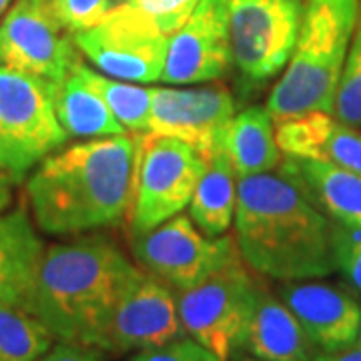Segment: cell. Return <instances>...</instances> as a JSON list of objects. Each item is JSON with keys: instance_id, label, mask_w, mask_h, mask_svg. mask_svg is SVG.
<instances>
[{"instance_id": "obj_19", "label": "cell", "mask_w": 361, "mask_h": 361, "mask_svg": "<svg viewBox=\"0 0 361 361\" xmlns=\"http://www.w3.org/2000/svg\"><path fill=\"white\" fill-rule=\"evenodd\" d=\"M279 171L297 180L315 205L336 223L361 225V175L287 155Z\"/></svg>"}, {"instance_id": "obj_12", "label": "cell", "mask_w": 361, "mask_h": 361, "mask_svg": "<svg viewBox=\"0 0 361 361\" xmlns=\"http://www.w3.org/2000/svg\"><path fill=\"white\" fill-rule=\"evenodd\" d=\"M183 336L187 334L177 310V293L139 267L104 323L99 349L127 355Z\"/></svg>"}, {"instance_id": "obj_3", "label": "cell", "mask_w": 361, "mask_h": 361, "mask_svg": "<svg viewBox=\"0 0 361 361\" xmlns=\"http://www.w3.org/2000/svg\"><path fill=\"white\" fill-rule=\"evenodd\" d=\"M139 273L123 247L104 233H89L47 249L26 311L54 339L99 348L104 323Z\"/></svg>"}, {"instance_id": "obj_13", "label": "cell", "mask_w": 361, "mask_h": 361, "mask_svg": "<svg viewBox=\"0 0 361 361\" xmlns=\"http://www.w3.org/2000/svg\"><path fill=\"white\" fill-rule=\"evenodd\" d=\"M235 99L221 82L191 89L155 87L149 130L191 145L197 153H223V141L235 118Z\"/></svg>"}, {"instance_id": "obj_23", "label": "cell", "mask_w": 361, "mask_h": 361, "mask_svg": "<svg viewBox=\"0 0 361 361\" xmlns=\"http://www.w3.org/2000/svg\"><path fill=\"white\" fill-rule=\"evenodd\" d=\"M82 73L90 87L103 97V101L123 129L133 130V135L149 130L155 87L129 85V80H118V78L101 75L89 68L85 63H82Z\"/></svg>"}, {"instance_id": "obj_6", "label": "cell", "mask_w": 361, "mask_h": 361, "mask_svg": "<svg viewBox=\"0 0 361 361\" xmlns=\"http://www.w3.org/2000/svg\"><path fill=\"white\" fill-rule=\"evenodd\" d=\"M205 167L207 159L191 145L151 130L139 133L129 233L149 231L189 207Z\"/></svg>"}, {"instance_id": "obj_33", "label": "cell", "mask_w": 361, "mask_h": 361, "mask_svg": "<svg viewBox=\"0 0 361 361\" xmlns=\"http://www.w3.org/2000/svg\"><path fill=\"white\" fill-rule=\"evenodd\" d=\"M11 4V0H0V14L6 11V6Z\"/></svg>"}, {"instance_id": "obj_25", "label": "cell", "mask_w": 361, "mask_h": 361, "mask_svg": "<svg viewBox=\"0 0 361 361\" xmlns=\"http://www.w3.org/2000/svg\"><path fill=\"white\" fill-rule=\"evenodd\" d=\"M334 115L351 127H361V0L348 61L337 87Z\"/></svg>"}, {"instance_id": "obj_7", "label": "cell", "mask_w": 361, "mask_h": 361, "mask_svg": "<svg viewBox=\"0 0 361 361\" xmlns=\"http://www.w3.org/2000/svg\"><path fill=\"white\" fill-rule=\"evenodd\" d=\"M127 241L135 263L175 293L201 283L241 255L233 235L209 237L180 213L149 231L127 233Z\"/></svg>"}, {"instance_id": "obj_32", "label": "cell", "mask_w": 361, "mask_h": 361, "mask_svg": "<svg viewBox=\"0 0 361 361\" xmlns=\"http://www.w3.org/2000/svg\"><path fill=\"white\" fill-rule=\"evenodd\" d=\"M14 185H16V179L8 171L0 169V213L4 209H8L11 203H13V191Z\"/></svg>"}, {"instance_id": "obj_17", "label": "cell", "mask_w": 361, "mask_h": 361, "mask_svg": "<svg viewBox=\"0 0 361 361\" xmlns=\"http://www.w3.org/2000/svg\"><path fill=\"white\" fill-rule=\"evenodd\" d=\"M275 137L287 157L311 159L361 175V130L329 113H307L275 123Z\"/></svg>"}, {"instance_id": "obj_31", "label": "cell", "mask_w": 361, "mask_h": 361, "mask_svg": "<svg viewBox=\"0 0 361 361\" xmlns=\"http://www.w3.org/2000/svg\"><path fill=\"white\" fill-rule=\"evenodd\" d=\"M313 361H361V348L351 345V348L339 349V351H322L315 355Z\"/></svg>"}, {"instance_id": "obj_2", "label": "cell", "mask_w": 361, "mask_h": 361, "mask_svg": "<svg viewBox=\"0 0 361 361\" xmlns=\"http://www.w3.org/2000/svg\"><path fill=\"white\" fill-rule=\"evenodd\" d=\"M233 223L243 261L267 279L301 281L336 269L331 223L281 171L239 179Z\"/></svg>"}, {"instance_id": "obj_29", "label": "cell", "mask_w": 361, "mask_h": 361, "mask_svg": "<svg viewBox=\"0 0 361 361\" xmlns=\"http://www.w3.org/2000/svg\"><path fill=\"white\" fill-rule=\"evenodd\" d=\"M130 361H221L211 349L193 337H177L157 348L133 353Z\"/></svg>"}, {"instance_id": "obj_30", "label": "cell", "mask_w": 361, "mask_h": 361, "mask_svg": "<svg viewBox=\"0 0 361 361\" xmlns=\"http://www.w3.org/2000/svg\"><path fill=\"white\" fill-rule=\"evenodd\" d=\"M39 361H106L103 349L73 341H59Z\"/></svg>"}, {"instance_id": "obj_5", "label": "cell", "mask_w": 361, "mask_h": 361, "mask_svg": "<svg viewBox=\"0 0 361 361\" xmlns=\"http://www.w3.org/2000/svg\"><path fill=\"white\" fill-rule=\"evenodd\" d=\"M66 141L51 80L0 65V169L20 183Z\"/></svg>"}, {"instance_id": "obj_14", "label": "cell", "mask_w": 361, "mask_h": 361, "mask_svg": "<svg viewBox=\"0 0 361 361\" xmlns=\"http://www.w3.org/2000/svg\"><path fill=\"white\" fill-rule=\"evenodd\" d=\"M233 65L227 0H201L167 44L161 82L199 85L223 78Z\"/></svg>"}, {"instance_id": "obj_8", "label": "cell", "mask_w": 361, "mask_h": 361, "mask_svg": "<svg viewBox=\"0 0 361 361\" xmlns=\"http://www.w3.org/2000/svg\"><path fill=\"white\" fill-rule=\"evenodd\" d=\"M257 279L259 273L239 255L201 283L179 291L177 310L185 334L211 349L221 361L233 357L239 351Z\"/></svg>"}, {"instance_id": "obj_35", "label": "cell", "mask_w": 361, "mask_h": 361, "mask_svg": "<svg viewBox=\"0 0 361 361\" xmlns=\"http://www.w3.org/2000/svg\"><path fill=\"white\" fill-rule=\"evenodd\" d=\"M355 345H360V348H361V325H360V336H357V341H355Z\"/></svg>"}, {"instance_id": "obj_11", "label": "cell", "mask_w": 361, "mask_h": 361, "mask_svg": "<svg viewBox=\"0 0 361 361\" xmlns=\"http://www.w3.org/2000/svg\"><path fill=\"white\" fill-rule=\"evenodd\" d=\"M82 59L51 0H16L0 23V61L14 71L59 82Z\"/></svg>"}, {"instance_id": "obj_21", "label": "cell", "mask_w": 361, "mask_h": 361, "mask_svg": "<svg viewBox=\"0 0 361 361\" xmlns=\"http://www.w3.org/2000/svg\"><path fill=\"white\" fill-rule=\"evenodd\" d=\"M273 123L267 106L259 104L247 106L231 121L223 141V153L229 157L239 179L279 169L283 159Z\"/></svg>"}, {"instance_id": "obj_36", "label": "cell", "mask_w": 361, "mask_h": 361, "mask_svg": "<svg viewBox=\"0 0 361 361\" xmlns=\"http://www.w3.org/2000/svg\"><path fill=\"white\" fill-rule=\"evenodd\" d=\"M0 65H2V61H0Z\"/></svg>"}, {"instance_id": "obj_37", "label": "cell", "mask_w": 361, "mask_h": 361, "mask_svg": "<svg viewBox=\"0 0 361 361\" xmlns=\"http://www.w3.org/2000/svg\"><path fill=\"white\" fill-rule=\"evenodd\" d=\"M303 2H305V0H303Z\"/></svg>"}, {"instance_id": "obj_10", "label": "cell", "mask_w": 361, "mask_h": 361, "mask_svg": "<svg viewBox=\"0 0 361 361\" xmlns=\"http://www.w3.org/2000/svg\"><path fill=\"white\" fill-rule=\"evenodd\" d=\"M303 0H227L233 65L253 82L283 71L295 49Z\"/></svg>"}, {"instance_id": "obj_15", "label": "cell", "mask_w": 361, "mask_h": 361, "mask_svg": "<svg viewBox=\"0 0 361 361\" xmlns=\"http://www.w3.org/2000/svg\"><path fill=\"white\" fill-rule=\"evenodd\" d=\"M277 295L293 311L311 341L322 351L355 345L361 307L348 291L322 281H279Z\"/></svg>"}, {"instance_id": "obj_24", "label": "cell", "mask_w": 361, "mask_h": 361, "mask_svg": "<svg viewBox=\"0 0 361 361\" xmlns=\"http://www.w3.org/2000/svg\"><path fill=\"white\" fill-rule=\"evenodd\" d=\"M54 343L47 325L23 307H0V361H39Z\"/></svg>"}, {"instance_id": "obj_18", "label": "cell", "mask_w": 361, "mask_h": 361, "mask_svg": "<svg viewBox=\"0 0 361 361\" xmlns=\"http://www.w3.org/2000/svg\"><path fill=\"white\" fill-rule=\"evenodd\" d=\"M44 253L25 207L0 213V307L26 310Z\"/></svg>"}, {"instance_id": "obj_20", "label": "cell", "mask_w": 361, "mask_h": 361, "mask_svg": "<svg viewBox=\"0 0 361 361\" xmlns=\"http://www.w3.org/2000/svg\"><path fill=\"white\" fill-rule=\"evenodd\" d=\"M82 59L77 61L63 80L52 82V103L61 127L75 139H103L123 135L103 97L92 89L82 73Z\"/></svg>"}, {"instance_id": "obj_27", "label": "cell", "mask_w": 361, "mask_h": 361, "mask_svg": "<svg viewBox=\"0 0 361 361\" xmlns=\"http://www.w3.org/2000/svg\"><path fill=\"white\" fill-rule=\"evenodd\" d=\"M121 0H51V6L61 25L71 35L99 25Z\"/></svg>"}, {"instance_id": "obj_22", "label": "cell", "mask_w": 361, "mask_h": 361, "mask_svg": "<svg viewBox=\"0 0 361 361\" xmlns=\"http://www.w3.org/2000/svg\"><path fill=\"white\" fill-rule=\"evenodd\" d=\"M237 209V173L225 153L211 157L189 203L191 221L209 235L229 231Z\"/></svg>"}, {"instance_id": "obj_1", "label": "cell", "mask_w": 361, "mask_h": 361, "mask_svg": "<svg viewBox=\"0 0 361 361\" xmlns=\"http://www.w3.org/2000/svg\"><path fill=\"white\" fill-rule=\"evenodd\" d=\"M139 135H115L71 145L49 155L26 179V203L39 229L54 237L127 223Z\"/></svg>"}, {"instance_id": "obj_34", "label": "cell", "mask_w": 361, "mask_h": 361, "mask_svg": "<svg viewBox=\"0 0 361 361\" xmlns=\"http://www.w3.org/2000/svg\"><path fill=\"white\" fill-rule=\"evenodd\" d=\"M235 361H263V360H257V357H251V355H243V357H237Z\"/></svg>"}, {"instance_id": "obj_4", "label": "cell", "mask_w": 361, "mask_h": 361, "mask_svg": "<svg viewBox=\"0 0 361 361\" xmlns=\"http://www.w3.org/2000/svg\"><path fill=\"white\" fill-rule=\"evenodd\" d=\"M357 13L360 0H305L293 54L265 103L275 123L307 113L334 115Z\"/></svg>"}, {"instance_id": "obj_16", "label": "cell", "mask_w": 361, "mask_h": 361, "mask_svg": "<svg viewBox=\"0 0 361 361\" xmlns=\"http://www.w3.org/2000/svg\"><path fill=\"white\" fill-rule=\"evenodd\" d=\"M293 311L259 275L239 351L263 361H313L319 353Z\"/></svg>"}, {"instance_id": "obj_9", "label": "cell", "mask_w": 361, "mask_h": 361, "mask_svg": "<svg viewBox=\"0 0 361 361\" xmlns=\"http://www.w3.org/2000/svg\"><path fill=\"white\" fill-rule=\"evenodd\" d=\"M78 52L106 77L129 82H159L169 35L155 23L118 4L99 25L73 35Z\"/></svg>"}, {"instance_id": "obj_28", "label": "cell", "mask_w": 361, "mask_h": 361, "mask_svg": "<svg viewBox=\"0 0 361 361\" xmlns=\"http://www.w3.org/2000/svg\"><path fill=\"white\" fill-rule=\"evenodd\" d=\"M199 2L201 0H121L118 4L130 6L171 37L177 28L185 25Z\"/></svg>"}, {"instance_id": "obj_26", "label": "cell", "mask_w": 361, "mask_h": 361, "mask_svg": "<svg viewBox=\"0 0 361 361\" xmlns=\"http://www.w3.org/2000/svg\"><path fill=\"white\" fill-rule=\"evenodd\" d=\"M331 247L336 267L361 291V225L331 223Z\"/></svg>"}]
</instances>
